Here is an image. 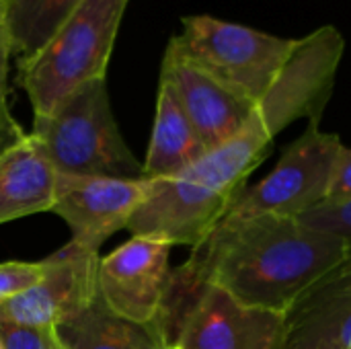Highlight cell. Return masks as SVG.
I'll list each match as a JSON object with an SVG mask.
<instances>
[{
    "mask_svg": "<svg viewBox=\"0 0 351 349\" xmlns=\"http://www.w3.org/2000/svg\"><path fill=\"white\" fill-rule=\"evenodd\" d=\"M350 257L346 243L300 218L224 216L187 265L234 300L284 315L321 276Z\"/></svg>",
    "mask_w": 351,
    "mask_h": 349,
    "instance_id": "1",
    "label": "cell"
},
{
    "mask_svg": "<svg viewBox=\"0 0 351 349\" xmlns=\"http://www.w3.org/2000/svg\"><path fill=\"white\" fill-rule=\"evenodd\" d=\"M343 35L327 25L298 39L282 74L257 103L245 128L202 156L204 167L224 185L241 187L265 156L276 136L296 119L321 121L343 58Z\"/></svg>",
    "mask_w": 351,
    "mask_h": 349,
    "instance_id": "2",
    "label": "cell"
},
{
    "mask_svg": "<svg viewBox=\"0 0 351 349\" xmlns=\"http://www.w3.org/2000/svg\"><path fill=\"white\" fill-rule=\"evenodd\" d=\"M130 0H82L49 41L19 62V84L35 117L51 115L80 86L105 78Z\"/></svg>",
    "mask_w": 351,
    "mask_h": 349,
    "instance_id": "3",
    "label": "cell"
},
{
    "mask_svg": "<svg viewBox=\"0 0 351 349\" xmlns=\"http://www.w3.org/2000/svg\"><path fill=\"white\" fill-rule=\"evenodd\" d=\"M31 136L56 173L144 177L142 165L119 134L105 78L80 86L51 115L35 117Z\"/></svg>",
    "mask_w": 351,
    "mask_h": 349,
    "instance_id": "4",
    "label": "cell"
},
{
    "mask_svg": "<svg viewBox=\"0 0 351 349\" xmlns=\"http://www.w3.org/2000/svg\"><path fill=\"white\" fill-rule=\"evenodd\" d=\"M181 25L169 43L253 105L274 86L298 43L210 14L183 16Z\"/></svg>",
    "mask_w": 351,
    "mask_h": 349,
    "instance_id": "5",
    "label": "cell"
},
{
    "mask_svg": "<svg viewBox=\"0 0 351 349\" xmlns=\"http://www.w3.org/2000/svg\"><path fill=\"white\" fill-rule=\"evenodd\" d=\"M343 142L311 119L282 154L274 171L253 187H241L226 216L302 218L329 197V185Z\"/></svg>",
    "mask_w": 351,
    "mask_h": 349,
    "instance_id": "6",
    "label": "cell"
},
{
    "mask_svg": "<svg viewBox=\"0 0 351 349\" xmlns=\"http://www.w3.org/2000/svg\"><path fill=\"white\" fill-rule=\"evenodd\" d=\"M237 191L218 187L193 169L175 177L148 179V195L128 222L134 237L169 245L202 247L226 216Z\"/></svg>",
    "mask_w": 351,
    "mask_h": 349,
    "instance_id": "7",
    "label": "cell"
},
{
    "mask_svg": "<svg viewBox=\"0 0 351 349\" xmlns=\"http://www.w3.org/2000/svg\"><path fill=\"white\" fill-rule=\"evenodd\" d=\"M41 263L43 276L33 288L0 302V321L53 329L97 300L99 251L70 241Z\"/></svg>",
    "mask_w": 351,
    "mask_h": 349,
    "instance_id": "8",
    "label": "cell"
},
{
    "mask_svg": "<svg viewBox=\"0 0 351 349\" xmlns=\"http://www.w3.org/2000/svg\"><path fill=\"white\" fill-rule=\"evenodd\" d=\"M284 315L247 306L214 284L189 300L175 339L177 349H280Z\"/></svg>",
    "mask_w": 351,
    "mask_h": 349,
    "instance_id": "9",
    "label": "cell"
},
{
    "mask_svg": "<svg viewBox=\"0 0 351 349\" xmlns=\"http://www.w3.org/2000/svg\"><path fill=\"white\" fill-rule=\"evenodd\" d=\"M148 195V179L56 173V212L72 230V241L84 249L99 247L130 218Z\"/></svg>",
    "mask_w": 351,
    "mask_h": 349,
    "instance_id": "10",
    "label": "cell"
},
{
    "mask_svg": "<svg viewBox=\"0 0 351 349\" xmlns=\"http://www.w3.org/2000/svg\"><path fill=\"white\" fill-rule=\"evenodd\" d=\"M173 245L134 237L119 249L99 259V298L117 317L150 325L162 304L171 276L169 257Z\"/></svg>",
    "mask_w": 351,
    "mask_h": 349,
    "instance_id": "11",
    "label": "cell"
},
{
    "mask_svg": "<svg viewBox=\"0 0 351 349\" xmlns=\"http://www.w3.org/2000/svg\"><path fill=\"white\" fill-rule=\"evenodd\" d=\"M160 80L175 93L206 150L234 138L257 107L187 60L171 43L162 58Z\"/></svg>",
    "mask_w": 351,
    "mask_h": 349,
    "instance_id": "12",
    "label": "cell"
},
{
    "mask_svg": "<svg viewBox=\"0 0 351 349\" xmlns=\"http://www.w3.org/2000/svg\"><path fill=\"white\" fill-rule=\"evenodd\" d=\"M280 349H351V255L284 313Z\"/></svg>",
    "mask_w": 351,
    "mask_h": 349,
    "instance_id": "13",
    "label": "cell"
},
{
    "mask_svg": "<svg viewBox=\"0 0 351 349\" xmlns=\"http://www.w3.org/2000/svg\"><path fill=\"white\" fill-rule=\"evenodd\" d=\"M56 169L31 134L0 152V224L51 212Z\"/></svg>",
    "mask_w": 351,
    "mask_h": 349,
    "instance_id": "14",
    "label": "cell"
},
{
    "mask_svg": "<svg viewBox=\"0 0 351 349\" xmlns=\"http://www.w3.org/2000/svg\"><path fill=\"white\" fill-rule=\"evenodd\" d=\"M206 146L187 119L171 86L160 80L156 115L146 160L142 165L146 179L175 177L206 154Z\"/></svg>",
    "mask_w": 351,
    "mask_h": 349,
    "instance_id": "15",
    "label": "cell"
},
{
    "mask_svg": "<svg viewBox=\"0 0 351 349\" xmlns=\"http://www.w3.org/2000/svg\"><path fill=\"white\" fill-rule=\"evenodd\" d=\"M53 331L64 349H165L150 325H136L113 315L99 296Z\"/></svg>",
    "mask_w": 351,
    "mask_h": 349,
    "instance_id": "16",
    "label": "cell"
},
{
    "mask_svg": "<svg viewBox=\"0 0 351 349\" xmlns=\"http://www.w3.org/2000/svg\"><path fill=\"white\" fill-rule=\"evenodd\" d=\"M82 0H2L12 56H35Z\"/></svg>",
    "mask_w": 351,
    "mask_h": 349,
    "instance_id": "17",
    "label": "cell"
},
{
    "mask_svg": "<svg viewBox=\"0 0 351 349\" xmlns=\"http://www.w3.org/2000/svg\"><path fill=\"white\" fill-rule=\"evenodd\" d=\"M10 58H12V47H10V37L6 31L4 10H2V0H0V152L10 148L12 144L21 142L27 136L8 109V64H10Z\"/></svg>",
    "mask_w": 351,
    "mask_h": 349,
    "instance_id": "18",
    "label": "cell"
},
{
    "mask_svg": "<svg viewBox=\"0 0 351 349\" xmlns=\"http://www.w3.org/2000/svg\"><path fill=\"white\" fill-rule=\"evenodd\" d=\"M302 222L339 237L351 255V202L341 204H321L300 218Z\"/></svg>",
    "mask_w": 351,
    "mask_h": 349,
    "instance_id": "19",
    "label": "cell"
},
{
    "mask_svg": "<svg viewBox=\"0 0 351 349\" xmlns=\"http://www.w3.org/2000/svg\"><path fill=\"white\" fill-rule=\"evenodd\" d=\"M0 349H58L56 331L0 321Z\"/></svg>",
    "mask_w": 351,
    "mask_h": 349,
    "instance_id": "20",
    "label": "cell"
},
{
    "mask_svg": "<svg viewBox=\"0 0 351 349\" xmlns=\"http://www.w3.org/2000/svg\"><path fill=\"white\" fill-rule=\"evenodd\" d=\"M43 276V263L8 261L0 263V302H6L21 292L33 288Z\"/></svg>",
    "mask_w": 351,
    "mask_h": 349,
    "instance_id": "21",
    "label": "cell"
},
{
    "mask_svg": "<svg viewBox=\"0 0 351 349\" xmlns=\"http://www.w3.org/2000/svg\"><path fill=\"white\" fill-rule=\"evenodd\" d=\"M329 204H341V202H351V148L343 146L329 185ZM325 202V204H327Z\"/></svg>",
    "mask_w": 351,
    "mask_h": 349,
    "instance_id": "22",
    "label": "cell"
},
{
    "mask_svg": "<svg viewBox=\"0 0 351 349\" xmlns=\"http://www.w3.org/2000/svg\"><path fill=\"white\" fill-rule=\"evenodd\" d=\"M58 349H64V348H62V346H60V341H58Z\"/></svg>",
    "mask_w": 351,
    "mask_h": 349,
    "instance_id": "23",
    "label": "cell"
},
{
    "mask_svg": "<svg viewBox=\"0 0 351 349\" xmlns=\"http://www.w3.org/2000/svg\"><path fill=\"white\" fill-rule=\"evenodd\" d=\"M171 349H177V348H171Z\"/></svg>",
    "mask_w": 351,
    "mask_h": 349,
    "instance_id": "24",
    "label": "cell"
}]
</instances>
